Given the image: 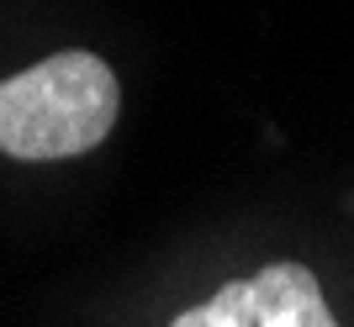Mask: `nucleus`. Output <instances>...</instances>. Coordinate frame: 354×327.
<instances>
[{"label":"nucleus","mask_w":354,"mask_h":327,"mask_svg":"<svg viewBox=\"0 0 354 327\" xmlns=\"http://www.w3.org/2000/svg\"><path fill=\"white\" fill-rule=\"evenodd\" d=\"M117 121V75L95 53H53L0 85V153L69 159L95 148Z\"/></svg>","instance_id":"nucleus-1"},{"label":"nucleus","mask_w":354,"mask_h":327,"mask_svg":"<svg viewBox=\"0 0 354 327\" xmlns=\"http://www.w3.org/2000/svg\"><path fill=\"white\" fill-rule=\"evenodd\" d=\"M169 327H339L323 285L307 264H265L254 280H233Z\"/></svg>","instance_id":"nucleus-2"}]
</instances>
